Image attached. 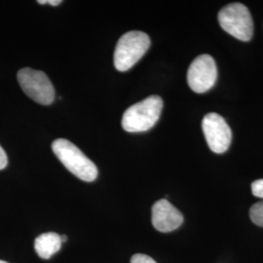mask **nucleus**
Listing matches in <instances>:
<instances>
[{
    "instance_id": "obj_8",
    "label": "nucleus",
    "mask_w": 263,
    "mask_h": 263,
    "mask_svg": "<svg viewBox=\"0 0 263 263\" xmlns=\"http://www.w3.org/2000/svg\"><path fill=\"white\" fill-rule=\"evenodd\" d=\"M152 224L156 230L167 233L178 229L183 222V216L168 200L161 199L152 207Z\"/></svg>"
},
{
    "instance_id": "obj_13",
    "label": "nucleus",
    "mask_w": 263,
    "mask_h": 263,
    "mask_svg": "<svg viewBox=\"0 0 263 263\" xmlns=\"http://www.w3.org/2000/svg\"><path fill=\"white\" fill-rule=\"evenodd\" d=\"M8 164V157L6 155V152L0 145V171L5 169Z\"/></svg>"
},
{
    "instance_id": "obj_9",
    "label": "nucleus",
    "mask_w": 263,
    "mask_h": 263,
    "mask_svg": "<svg viewBox=\"0 0 263 263\" xmlns=\"http://www.w3.org/2000/svg\"><path fill=\"white\" fill-rule=\"evenodd\" d=\"M62 241L61 236L55 232H48L38 236L34 242V249L38 255L48 259L61 250Z\"/></svg>"
},
{
    "instance_id": "obj_11",
    "label": "nucleus",
    "mask_w": 263,
    "mask_h": 263,
    "mask_svg": "<svg viewBox=\"0 0 263 263\" xmlns=\"http://www.w3.org/2000/svg\"><path fill=\"white\" fill-rule=\"evenodd\" d=\"M252 192L255 197L263 199V179H257L252 183Z\"/></svg>"
},
{
    "instance_id": "obj_7",
    "label": "nucleus",
    "mask_w": 263,
    "mask_h": 263,
    "mask_svg": "<svg viewBox=\"0 0 263 263\" xmlns=\"http://www.w3.org/2000/svg\"><path fill=\"white\" fill-rule=\"evenodd\" d=\"M202 128L211 151L218 154L227 151L232 141V132L222 116L208 113L202 121Z\"/></svg>"
},
{
    "instance_id": "obj_12",
    "label": "nucleus",
    "mask_w": 263,
    "mask_h": 263,
    "mask_svg": "<svg viewBox=\"0 0 263 263\" xmlns=\"http://www.w3.org/2000/svg\"><path fill=\"white\" fill-rule=\"evenodd\" d=\"M131 263H156V261L146 254H134L132 257Z\"/></svg>"
},
{
    "instance_id": "obj_5",
    "label": "nucleus",
    "mask_w": 263,
    "mask_h": 263,
    "mask_svg": "<svg viewBox=\"0 0 263 263\" xmlns=\"http://www.w3.org/2000/svg\"><path fill=\"white\" fill-rule=\"evenodd\" d=\"M20 86L37 104L49 105L55 100V89L48 76L29 67L22 68L17 74Z\"/></svg>"
},
{
    "instance_id": "obj_2",
    "label": "nucleus",
    "mask_w": 263,
    "mask_h": 263,
    "mask_svg": "<svg viewBox=\"0 0 263 263\" xmlns=\"http://www.w3.org/2000/svg\"><path fill=\"white\" fill-rule=\"evenodd\" d=\"M163 101L159 96H151L133 104L123 114V129L129 133L148 131L159 120Z\"/></svg>"
},
{
    "instance_id": "obj_10",
    "label": "nucleus",
    "mask_w": 263,
    "mask_h": 263,
    "mask_svg": "<svg viewBox=\"0 0 263 263\" xmlns=\"http://www.w3.org/2000/svg\"><path fill=\"white\" fill-rule=\"evenodd\" d=\"M250 216L254 224L263 227V200L252 206Z\"/></svg>"
},
{
    "instance_id": "obj_4",
    "label": "nucleus",
    "mask_w": 263,
    "mask_h": 263,
    "mask_svg": "<svg viewBox=\"0 0 263 263\" xmlns=\"http://www.w3.org/2000/svg\"><path fill=\"white\" fill-rule=\"evenodd\" d=\"M218 23L227 33L241 41H250L254 23L249 9L242 3H230L218 13Z\"/></svg>"
},
{
    "instance_id": "obj_6",
    "label": "nucleus",
    "mask_w": 263,
    "mask_h": 263,
    "mask_svg": "<svg viewBox=\"0 0 263 263\" xmlns=\"http://www.w3.org/2000/svg\"><path fill=\"white\" fill-rule=\"evenodd\" d=\"M216 62L207 54L197 57L188 68V85L195 93L202 94L211 90L216 84Z\"/></svg>"
},
{
    "instance_id": "obj_1",
    "label": "nucleus",
    "mask_w": 263,
    "mask_h": 263,
    "mask_svg": "<svg viewBox=\"0 0 263 263\" xmlns=\"http://www.w3.org/2000/svg\"><path fill=\"white\" fill-rule=\"evenodd\" d=\"M52 149L63 165L81 180L92 182L98 177V168L76 144L66 139L53 141Z\"/></svg>"
},
{
    "instance_id": "obj_3",
    "label": "nucleus",
    "mask_w": 263,
    "mask_h": 263,
    "mask_svg": "<svg viewBox=\"0 0 263 263\" xmlns=\"http://www.w3.org/2000/svg\"><path fill=\"white\" fill-rule=\"evenodd\" d=\"M151 47V38L142 32L133 30L119 38L114 51V66L119 71H127L135 66Z\"/></svg>"
},
{
    "instance_id": "obj_15",
    "label": "nucleus",
    "mask_w": 263,
    "mask_h": 263,
    "mask_svg": "<svg viewBox=\"0 0 263 263\" xmlns=\"http://www.w3.org/2000/svg\"><path fill=\"white\" fill-rule=\"evenodd\" d=\"M66 240H67V238H66V235L61 236V241H62V243H64V242H66Z\"/></svg>"
},
{
    "instance_id": "obj_14",
    "label": "nucleus",
    "mask_w": 263,
    "mask_h": 263,
    "mask_svg": "<svg viewBox=\"0 0 263 263\" xmlns=\"http://www.w3.org/2000/svg\"><path fill=\"white\" fill-rule=\"evenodd\" d=\"M62 2H63L62 0H38L37 1V3H39V4H46V3H48L52 6H58Z\"/></svg>"
},
{
    "instance_id": "obj_16",
    "label": "nucleus",
    "mask_w": 263,
    "mask_h": 263,
    "mask_svg": "<svg viewBox=\"0 0 263 263\" xmlns=\"http://www.w3.org/2000/svg\"><path fill=\"white\" fill-rule=\"evenodd\" d=\"M0 263H9V262H6V261H4V260H0Z\"/></svg>"
}]
</instances>
